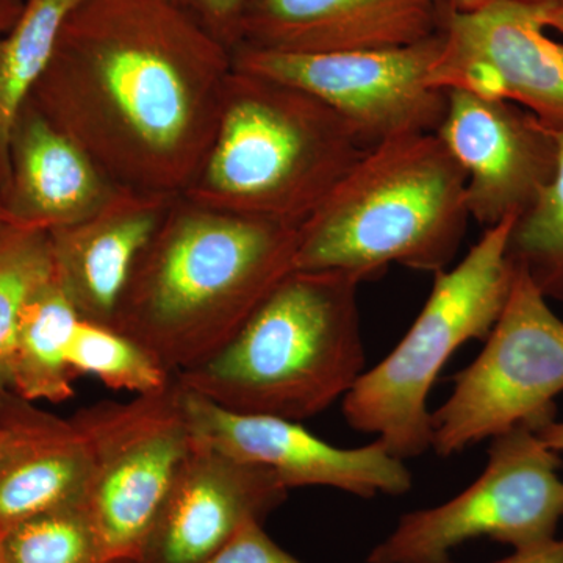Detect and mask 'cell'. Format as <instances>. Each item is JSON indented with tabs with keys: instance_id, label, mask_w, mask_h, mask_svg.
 Wrapping results in <instances>:
<instances>
[{
	"instance_id": "obj_1",
	"label": "cell",
	"mask_w": 563,
	"mask_h": 563,
	"mask_svg": "<svg viewBox=\"0 0 563 563\" xmlns=\"http://www.w3.org/2000/svg\"><path fill=\"white\" fill-rule=\"evenodd\" d=\"M232 69V49L169 0H84L27 101L113 187L179 198L217 139Z\"/></svg>"
},
{
	"instance_id": "obj_2",
	"label": "cell",
	"mask_w": 563,
	"mask_h": 563,
	"mask_svg": "<svg viewBox=\"0 0 563 563\" xmlns=\"http://www.w3.org/2000/svg\"><path fill=\"white\" fill-rule=\"evenodd\" d=\"M181 199L136 262L110 324L173 376L231 342L295 272L299 240V228Z\"/></svg>"
},
{
	"instance_id": "obj_3",
	"label": "cell",
	"mask_w": 563,
	"mask_h": 563,
	"mask_svg": "<svg viewBox=\"0 0 563 563\" xmlns=\"http://www.w3.org/2000/svg\"><path fill=\"white\" fill-rule=\"evenodd\" d=\"M466 176L435 133L376 144L299 228L296 269L376 279L391 265L439 273L466 222Z\"/></svg>"
},
{
	"instance_id": "obj_4",
	"label": "cell",
	"mask_w": 563,
	"mask_h": 563,
	"mask_svg": "<svg viewBox=\"0 0 563 563\" xmlns=\"http://www.w3.org/2000/svg\"><path fill=\"white\" fill-rule=\"evenodd\" d=\"M372 147L350 120L309 92L232 69L217 139L181 198L301 228Z\"/></svg>"
},
{
	"instance_id": "obj_5",
	"label": "cell",
	"mask_w": 563,
	"mask_h": 563,
	"mask_svg": "<svg viewBox=\"0 0 563 563\" xmlns=\"http://www.w3.org/2000/svg\"><path fill=\"white\" fill-rule=\"evenodd\" d=\"M358 285L339 272L295 269L231 342L174 379L232 412L317 417L365 373Z\"/></svg>"
},
{
	"instance_id": "obj_6",
	"label": "cell",
	"mask_w": 563,
	"mask_h": 563,
	"mask_svg": "<svg viewBox=\"0 0 563 563\" xmlns=\"http://www.w3.org/2000/svg\"><path fill=\"white\" fill-rule=\"evenodd\" d=\"M515 221L485 229L462 262L433 274L431 295L401 342L343 398L350 428L377 435L401 461L432 448L429 395L444 365L463 344L487 339L501 317L515 277L507 257Z\"/></svg>"
},
{
	"instance_id": "obj_7",
	"label": "cell",
	"mask_w": 563,
	"mask_h": 563,
	"mask_svg": "<svg viewBox=\"0 0 563 563\" xmlns=\"http://www.w3.org/2000/svg\"><path fill=\"white\" fill-rule=\"evenodd\" d=\"M563 393V320L521 269L484 350L455 374L450 398L432 413V450L451 457L512 429L555 420Z\"/></svg>"
},
{
	"instance_id": "obj_8",
	"label": "cell",
	"mask_w": 563,
	"mask_h": 563,
	"mask_svg": "<svg viewBox=\"0 0 563 563\" xmlns=\"http://www.w3.org/2000/svg\"><path fill=\"white\" fill-rule=\"evenodd\" d=\"M561 454L531 428L492 439L484 472L450 501L402 515L368 563H453L454 550L490 539L515 550L554 539L563 520Z\"/></svg>"
},
{
	"instance_id": "obj_9",
	"label": "cell",
	"mask_w": 563,
	"mask_h": 563,
	"mask_svg": "<svg viewBox=\"0 0 563 563\" xmlns=\"http://www.w3.org/2000/svg\"><path fill=\"white\" fill-rule=\"evenodd\" d=\"M91 450L84 507L113 563H139L192 437L176 379L128 402L101 401L73 417Z\"/></svg>"
},
{
	"instance_id": "obj_10",
	"label": "cell",
	"mask_w": 563,
	"mask_h": 563,
	"mask_svg": "<svg viewBox=\"0 0 563 563\" xmlns=\"http://www.w3.org/2000/svg\"><path fill=\"white\" fill-rule=\"evenodd\" d=\"M442 33L384 51L295 54L239 46L233 69L291 85L343 114L372 146L409 133H435L448 92L431 85Z\"/></svg>"
},
{
	"instance_id": "obj_11",
	"label": "cell",
	"mask_w": 563,
	"mask_h": 563,
	"mask_svg": "<svg viewBox=\"0 0 563 563\" xmlns=\"http://www.w3.org/2000/svg\"><path fill=\"white\" fill-rule=\"evenodd\" d=\"M548 0H490L457 11L442 0L443 49L431 85L503 99L563 131V44L544 33Z\"/></svg>"
},
{
	"instance_id": "obj_12",
	"label": "cell",
	"mask_w": 563,
	"mask_h": 563,
	"mask_svg": "<svg viewBox=\"0 0 563 563\" xmlns=\"http://www.w3.org/2000/svg\"><path fill=\"white\" fill-rule=\"evenodd\" d=\"M179 390L192 442L265 466L288 490L329 487L363 499L412 490V473L379 439L361 448L333 446L299 421L232 412L181 385Z\"/></svg>"
},
{
	"instance_id": "obj_13",
	"label": "cell",
	"mask_w": 563,
	"mask_h": 563,
	"mask_svg": "<svg viewBox=\"0 0 563 563\" xmlns=\"http://www.w3.org/2000/svg\"><path fill=\"white\" fill-rule=\"evenodd\" d=\"M435 135L466 176L470 218L484 229L520 218L558 168L554 132L503 99L451 90Z\"/></svg>"
},
{
	"instance_id": "obj_14",
	"label": "cell",
	"mask_w": 563,
	"mask_h": 563,
	"mask_svg": "<svg viewBox=\"0 0 563 563\" xmlns=\"http://www.w3.org/2000/svg\"><path fill=\"white\" fill-rule=\"evenodd\" d=\"M288 492L265 466L195 443L169 488L139 563L209 561L244 526L263 523L285 503Z\"/></svg>"
},
{
	"instance_id": "obj_15",
	"label": "cell",
	"mask_w": 563,
	"mask_h": 563,
	"mask_svg": "<svg viewBox=\"0 0 563 563\" xmlns=\"http://www.w3.org/2000/svg\"><path fill=\"white\" fill-rule=\"evenodd\" d=\"M442 0H247L239 44L295 54L396 49L435 35Z\"/></svg>"
},
{
	"instance_id": "obj_16",
	"label": "cell",
	"mask_w": 563,
	"mask_h": 563,
	"mask_svg": "<svg viewBox=\"0 0 563 563\" xmlns=\"http://www.w3.org/2000/svg\"><path fill=\"white\" fill-rule=\"evenodd\" d=\"M91 450L79 426L0 390V532L35 515L84 504Z\"/></svg>"
},
{
	"instance_id": "obj_17",
	"label": "cell",
	"mask_w": 563,
	"mask_h": 563,
	"mask_svg": "<svg viewBox=\"0 0 563 563\" xmlns=\"http://www.w3.org/2000/svg\"><path fill=\"white\" fill-rule=\"evenodd\" d=\"M174 199L117 188L90 218L51 232L58 279L84 320L111 324L133 268Z\"/></svg>"
},
{
	"instance_id": "obj_18",
	"label": "cell",
	"mask_w": 563,
	"mask_h": 563,
	"mask_svg": "<svg viewBox=\"0 0 563 563\" xmlns=\"http://www.w3.org/2000/svg\"><path fill=\"white\" fill-rule=\"evenodd\" d=\"M10 184L0 198L7 220L54 232L102 209L117 187L84 151L24 103L10 141Z\"/></svg>"
},
{
	"instance_id": "obj_19",
	"label": "cell",
	"mask_w": 563,
	"mask_h": 563,
	"mask_svg": "<svg viewBox=\"0 0 563 563\" xmlns=\"http://www.w3.org/2000/svg\"><path fill=\"white\" fill-rule=\"evenodd\" d=\"M81 317L60 279L44 284L25 302L7 361V387L29 401H68L76 374L70 342Z\"/></svg>"
},
{
	"instance_id": "obj_20",
	"label": "cell",
	"mask_w": 563,
	"mask_h": 563,
	"mask_svg": "<svg viewBox=\"0 0 563 563\" xmlns=\"http://www.w3.org/2000/svg\"><path fill=\"white\" fill-rule=\"evenodd\" d=\"M84 0H25L20 18L0 36V198L10 184L14 122L49 65L70 11Z\"/></svg>"
},
{
	"instance_id": "obj_21",
	"label": "cell",
	"mask_w": 563,
	"mask_h": 563,
	"mask_svg": "<svg viewBox=\"0 0 563 563\" xmlns=\"http://www.w3.org/2000/svg\"><path fill=\"white\" fill-rule=\"evenodd\" d=\"M68 361L77 376H92L111 390L150 395L165 390L174 376L151 351L111 328L81 318L70 342Z\"/></svg>"
},
{
	"instance_id": "obj_22",
	"label": "cell",
	"mask_w": 563,
	"mask_h": 563,
	"mask_svg": "<svg viewBox=\"0 0 563 563\" xmlns=\"http://www.w3.org/2000/svg\"><path fill=\"white\" fill-rule=\"evenodd\" d=\"M553 132L558 168L531 209L515 221L507 257L550 301L563 302V131Z\"/></svg>"
},
{
	"instance_id": "obj_23",
	"label": "cell",
	"mask_w": 563,
	"mask_h": 563,
	"mask_svg": "<svg viewBox=\"0 0 563 563\" xmlns=\"http://www.w3.org/2000/svg\"><path fill=\"white\" fill-rule=\"evenodd\" d=\"M57 276L51 232L0 218V390L20 314L33 292Z\"/></svg>"
},
{
	"instance_id": "obj_24",
	"label": "cell",
	"mask_w": 563,
	"mask_h": 563,
	"mask_svg": "<svg viewBox=\"0 0 563 563\" xmlns=\"http://www.w3.org/2000/svg\"><path fill=\"white\" fill-rule=\"evenodd\" d=\"M10 563H113L84 504L27 518L2 533Z\"/></svg>"
},
{
	"instance_id": "obj_25",
	"label": "cell",
	"mask_w": 563,
	"mask_h": 563,
	"mask_svg": "<svg viewBox=\"0 0 563 563\" xmlns=\"http://www.w3.org/2000/svg\"><path fill=\"white\" fill-rule=\"evenodd\" d=\"M229 49L239 44L247 0H169Z\"/></svg>"
},
{
	"instance_id": "obj_26",
	"label": "cell",
	"mask_w": 563,
	"mask_h": 563,
	"mask_svg": "<svg viewBox=\"0 0 563 563\" xmlns=\"http://www.w3.org/2000/svg\"><path fill=\"white\" fill-rule=\"evenodd\" d=\"M203 563H303L274 542L261 521H252Z\"/></svg>"
},
{
	"instance_id": "obj_27",
	"label": "cell",
	"mask_w": 563,
	"mask_h": 563,
	"mask_svg": "<svg viewBox=\"0 0 563 563\" xmlns=\"http://www.w3.org/2000/svg\"><path fill=\"white\" fill-rule=\"evenodd\" d=\"M495 563H563V539L554 537L536 547L515 550L509 558Z\"/></svg>"
},
{
	"instance_id": "obj_28",
	"label": "cell",
	"mask_w": 563,
	"mask_h": 563,
	"mask_svg": "<svg viewBox=\"0 0 563 563\" xmlns=\"http://www.w3.org/2000/svg\"><path fill=\"white\" fill-rule=\"evenodd\" d=\"M537 435L550 450L558 454L563 453V421L553 420L537 429Z\"/></svg>"
},
{
	"instance_id": "obj_29",
	"label": "cell",
	"mask_w": 563,
	"mask_h": 563,
	"mask_svg": "<svg viewBox=\"0 0 563 563\" xmlns=\"http://www.w3.org/2000/svg\"><path fill=\"white\" fill-rule=\"evenodd\" d=\"M25 0H0V36L13 27L24 9Z\"/></svg>"
},
{
	"instance_id": "obj_30",
	"label": "cell",
	"mask_w": 563,
	"mask_h": 563,
	"mask_svg": "<svg viewBox=\"0 0 563 563\" xmlns=\"http://www.w3.org/2000/svg\"><path fill=\"white\" fill-rule=\"evenodd\" d=\"M544 24L547 29H554L563 35V0H548L544 10Z\"/></svg>"
},
{
	"instance_id": "obj_31",
	"label": "cell",
	"mask_w": 563,
	"mask_h": 563,
	"mask_svg": "<svg viewBox=\"0 0 563 563\" xmlns=\"http://www.w3.org/2000/svg\"><path fill=\"white\" fill-rule=\"evenodd\" d=\"M446 2L457 11H474L481 9L490 0H446Z\"/></svg>"
},
{
	"instance_id": "obj_32",
	"label": "cell",
	"mask_w": 563,
	"mask_h": 563,
	"mask_svg": "<svg viewBox=\"0 0 563 563\" xmlns=\"http://www.w3.org/2000/svg\"><path fill=\"white\" fill-rule=\"evenodd\" d=\"M0 563H10L9 559H7L5 551H3L2 532H0Z\"/></svg>"
},
{
	"instance_id": "obj_33",
	"label": "cell",
	"mask_w": 563,
	"mask_h": 563,
	"mask_svg": "<svg viewBox=\"0 0 563 563\" xmlns=\"http://www.w3.org/2000/svg\"><path fill=\"white\" fill-rule=\"evenodd\" d=\"M0 218H5V211H3L2 201H0Z\"/></svg>"
}]
</instances>
